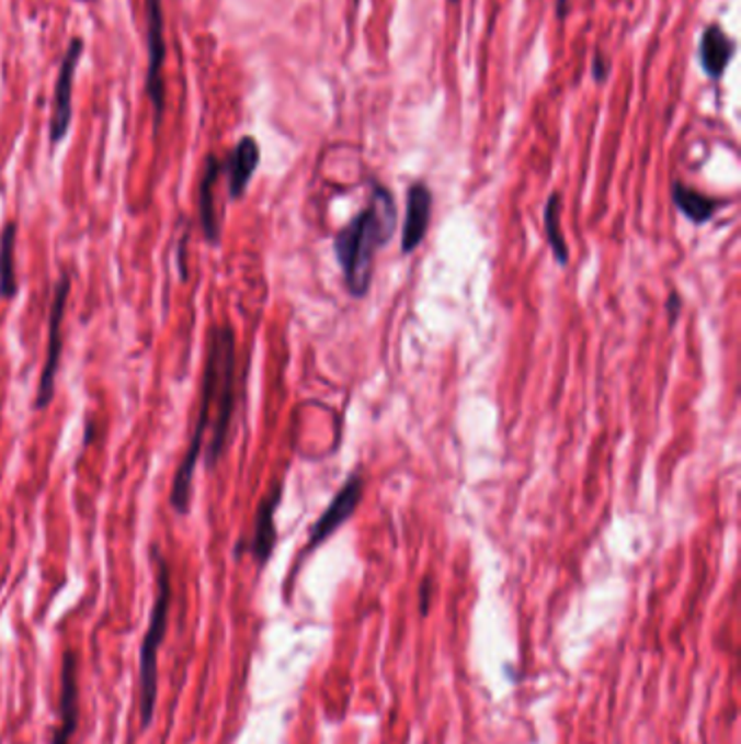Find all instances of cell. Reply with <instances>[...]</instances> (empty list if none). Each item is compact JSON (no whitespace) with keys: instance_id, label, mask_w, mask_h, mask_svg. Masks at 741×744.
Returning a JSON list of instances; mask_svg holds the SVG:
<instances>
[{"instance_id":"cell-1","label":"cell","mask_w":741,"mask_h":744,"mask_svg":"<svg viewBox=\"0 0 741 744\" xmlns=\"http://www.w3.org/2000/svg\"><path fill=\"white\" fill-rule=\"evenodd\" d=\"M396 227V205L387 188L376 185L371 207L357 214L338 236L335 257L342 266L346 288L353 296H366L371 290L374 250L385 247Z\"/></svg>"},{"instance_id":"cell-2","label":"cell","mask_w":741,"mask_h":744,"mask_svg":"<svg viewBox=\"0 0 741 744\" xmlns=\"http://www.w3.org/2000/svg\"><path fill=\"white\" fill-rule=\"evenodd\" d=\"M203 390L212 401V438L205 442V460L214 466L225 453L236 407V334L229 325L214 327L209 334Z\"/></svg>"},{"instance_id":"cell-3","label":"cell","mask_w":741,"mask_h":744,"mask_svg":"<svg viewBox=\"0 0 741 744\" xmlns=\"http://www.w3.org/2000/svg\"><path fill=\"white\" fill-rule=\"evenodd\" d=\"M152 557L157 562V597L150 610V620L148 629L141 638L139 646V721L141 728H148L155 714V703H157V660H159V649L168 631V610H170V568L161 553L157 549L152 551Z\"/></svg>"},{"instance_id":"cell-4","label":"cell","mask_w":741,"mask_h":744,"mask_svg":"<svg viewBox=\"0 0 741 744\" xmlns=\"http://www.w3.org/2000/svg\"><path fill=\"white\" fill-rule=\"evenodd\" d=\"M146 48H148L146 94L152 101L155 133H157L159 124L163 121V110H166V86H163L166 35H163V9H161V0H146Z\"/></svg>"},{"instance_id":"cell-5","label":"cell","mask_w":741,"mask_h":744,"mask_svg":"<svg viewBox=\"0 0 741 744\" xmlns=\"http://www.w3.org/2000/svg\"><path fill=\"white\" fill-rule=\"evenodd\" d=\"M70 294V277L64 272L55 285V296L50 305V323H48V349H46V362L39 376L37 385V398H35V409H46L55 396V379L59 371V360H61V349H64V314H66V303Z\"/></svg>"},{"instance_id":"cell-6","label":"cell","mask_w":741,"mask_h":744,"mask_svg":"<svg viewBox=\"0 0 741 744\" xmlns=\"http://www.w3.org/2000/svg\"><path fill=\"white\" fill-rule=\"evenodd\" d=\"M83 53V40L75 37L68 44V50L64 55L57 81H55V97H53V116H50V142L53 146L59 144L72 121V83L77 75V66Z\"/></svg>"},{"instance_id":"cell-7","label":"cell","mask_w":741,"mask_h":744,"mask_svg":"<svg viewBox=\"0 0 741 744\" xmlns=\"http://www.w3.org/2000/svg\"><path fill=\"white\" fill-rule=\"evenodd\" d=\"M362 496H364V477L360 473H355V475L349 477L344 488L335 495L331 505L324 509V514L311 527L307 551H314L318 544H322L327 538H331L355 514Z\"/></svg>"},{"instance_id":"cell-8","label":"cell","mask_w":741,"mask_h":744,"mask_svg":"<svg viewBox=\"0 0 741 744\" xmlns=\"http://www.w3.org/2000/svg\"><path fill=\"white\" fill-rule=\"evenodd\" d=\"M79 725V660L75 651L64 653L61 695H59V728L53 744H70Z\"/></svg>"},{"instance_id":"cell-9","label":"cell","mask_w":741,"mask_h":744,"mask_svg":"<svg viewBox=\"0 0 741 744\" xmlns=\"http://www.w3.org/2000/svg\"><path fill=\"white\" fill-rule=\"evenodd\" d=\"M433 196L424 183H413L407 192V214L402 227V252H413L422 245L431 223Z\"/></svg>"},{"instance_id":"cell-10","label":"cell","mask_w":741,"mask_h":744,"mask_svg":"<svg viewBox=\"0 0 741 744\" xmlns=\"http://www.w3.org/2000/svg\"><path fill=\"white\" fill-rule=\"evenodd\" d=\"M223 172V161L216 155L205 159V168L198 183V218L207 243H220V216L216 214V183Z\"/></svg>"},{"instance_id":"cell-11","label":"cell","mask_w":741,"mask_h":744,"mask_svg":"<svg viewBox=\"0 0 741 744\" xmlns=\"http://www.w3.org/2000/svg\"><path fill=\"white\" fill-rule=\"evenodd\" d=\"M281 503V484H276L270 495L265 496L259 505L256 518H254V533L250 540V553L256 560L259 566H265L270 560L274 546H276V527H274V516L276 507Z\"/></svg>"},{"instance_id":"cell-12","label":"cell","mask_w":741,"mask_h":744,"mask_svg":"<svg viewBox=\"0 0 741 744\" xmlns=\"http://www.w3.org/2000/svg\"><path fill=\"white\" fill-rule=\"evenodd\" d=\"M259 159H261L259 144L254 137L247 135L238 142V146L231 150V155L223 164V170H227L229 174V194L233 201L244 196L248 183L259 166Z\"/></svg>"},{"instance_id":"cell-13","label":"cell","mask_w":741,"mask_h":744,"mask_svg":"<svg viewBox=\"0 0 741 744\" xmlns=\"http://www.w3.org/2000/svg\"><path fill=\"white\" fill-rule=\"evenodd\" d=\"M698 55H700L703 70L714 81H718L727 72V68H729V64H731V59L736 55V44H733V40L718 24H709L703 31Z\"/></svg>"},{"instance_id":"cell-14","label":"cell","mask_w":741,"mask_h":744,"mask_svg":"<svg viewBox=\"0 0 741 744\" xmlns=\"http://www.w3.org/2000/svg\"><path fill=\"white\" fill-rule=\"evenodd\" d=\"M672 201L679 207V212H683V216L687 221H692L694 225H705L714 218V214L725 205L722 201H714L700 192H696L694 188H687L681 181H674L672 185Z\"/></svg>"},{"instance_id":"cell-15","label":"cell","mask_w":741,"mask_h":744,"mask_svg":"<svg viewBox=\"0 0 741 744\" xmlns=\"http://www.w3.org/2000/svg\"><path fill=\"white\" fill-rule=\"evenodd\" d=\"M15 240H18V225L7 223L0 234V296L7 301L18 294Z\"/></svg>"},{"instance_id":"cell-16","label":"cell","mask_w":741,"mask_h":744,"mask_svg":"<svg viewBox=\"0 0 741 744\" xmlns=\"http://www.w3.org/2000/svg\"><path fill=\"white\" fill-rule=\"evenodd\" d=\"M559 210H561V199L559 194H550V199L546 201V207H544V227H546V238H548V245H550V250L555 255V259L566 266L570 255H568V245L561 236V227H559Z\"/></svg>"},{"instance_id":"cell-17","label":"cell","mask_w":741,"mask_h":744,"mask_svg":"<svg viewBox=\"0 0 741 744\" xmlns=\"http://www.w3.org/2000/svg\"><path fill=\"white\" fill-rule=\"evenodd\" d=\"M609 70H612V66H609L607 55H603V50H596L594 61H592V75H594V81H596V83H605L607 77H609Z\"/></svg>"},{"instance_id":"cell-18","label":"cell","mask_w":741,"mask_h":744,"mask_svg":"<svg viewBox=\"0 0 741 744\" xmlns=\"http://www.w3.org/2000/svg\"><path fill=\"white\" fill-rule=\"evenodd\" d=\"M431 599H433V579L426 577L422 582V588H420V612H422V617H426V612L431 608Z\"/></svg>"},{"instance_id":"cell-19","label":"cell","mask_w":741,"mask_h":744,"mask_svg":"<svg viewBox=\"0 0 741 744\" xmlns=\"http://www.w3.org/2000/svg\"><path fill=\"white\" fill-rule=\"evenodd\" d=\"M668 312H670V320L674 323V320L679 318V312H681V301H679L676 294L670 296V301H668Z\"/></svg>"},{"instance_id":"cell-20","label":"cell","mask_w":741,"mask_h":744,"mask_svg":"<svg viewBox=\"0 0 741 744\" xmlns=\"http://www.w3.org/2000/svg\"><path fill=\"white\" fill-rule=\"evenodd\" d=\"M570 11V0H557V15L563 20Z\"/></svg>"},{"instance_id":"cell-21","label":"cell","mask_w":741,"mask_h":744,"mask_svg":"<svg viewBox=\"0 0 741 744\" xmlns=\"http://www.w3.org/2000/svg\"><path fill=\"white\" fill-rule=\"evenodd\" d=\"M451 2H453V4H457V2H459V0H451Z\"/></svg>"}]
</instances>
